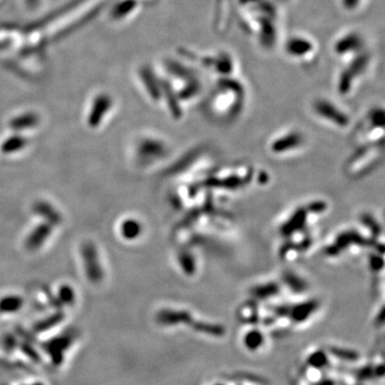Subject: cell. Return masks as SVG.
<instances>
[{"instance_id":"14","label":"cell","mask_w":385,"mask_h":385,"mask_svg":"<svg viewBox=\"0 0 385 385\" xmlns=\"http://www.w3.org/2000/svg\"><path fill=\"white\" fill-rule=\"evenodd\" d=\"M59 297H60V300L63 303H66V304H71V303H73V301H74L75 295H74V291L71 287L64 285L59 289Z\"/></svg>"},{"instance_id":"4","label":"cell","mask_w":385,"mask_h":385,"mask_svg":"<svg viewBox=\"0 0 385 385\" xmlns=\"http://www.w3.org/2000/svg\"><path fill=\"white\" fill-rule=\"evenodd\" d=\"M32 210L38 216L42 217L45 220V223H48L52 226H58L61 224L62 217L60 213L49 202L43 200L37 201L33 205Z\"/></svg>"},{"instance_id":"5","label":"cell","mask_w":385,"mask_h":385,"mask_svg":"<svg viewBox=\"0 0 385 385\" xmlns=\"http://www.w3.org/2000/svg\"><path fill=\"white\" fill-rule=\"evenodd\" d=\"M316 110L318 114L323 117V118L328 119L329 121L337 124L338 126H346L349 122L347 116L341 110H338L332 105H330L328 102H319L316 105Z\"/></svg>"},{"instance_id":"2","label":"cell","mask_w":385,"mask_h":385,"mask_svg":"<svg viewBox=\"0 0 385 385\" xmlns=\"http://www.w3.org/2000/svg\"><path fill=\"white\" fill-rule=\"evenodd\" d=\"M137 157L142 163H150L163 158L167 154L166 145L155 138H144L137 147Z\"/></svg>"},{"instance_id":"3","label":"cell","mask_w":385,"mask_h":385,"mask_svg":"<svg viewBox=\"0 0 385 385\" xmlns=\"http://www.w3.org/2000/svg\"><path fill=\"white\" fill-rule=\"evenodd\" d=\"M52 231H53V226L48 223H43V224L38 225L28 235L25 241L26 248L29 252L38 251L46 242V240L50 238V236L52 235Z\"/></svg>"},{"instance_id":"12","label":"cell","mask_w":385,"mask_h":385,"mask_svg":"<svg viewBox=\"0 0 385 385\" xmlns=\"http://www.w3.org/2000/svg\"><path fill=\"white\" fill-rule=\"evenodd\" d=\"M22 304V299L17 296H8L0 300V311L11 312L20 308Z\"/></svg>"},{"instance_id":"7","label":"cell","mask_w":385,"mask_h":385,"mask_svg":"<svg viewBox=\"0 0 385 385\" xmlns=\"http://www.w3.org/2000/svg\"><path fill=\"white\" fill-rule=\"evenodd\" d=\"M109 107H110V100L107 97L98 98L95 104H93V107L89 115V119H88L89 125L91 127L98 126L101 123L103 117L106 115Z\"/></svg>"},{"instance_id":"11","label":"cell","mask_w":385,"mask_h":385,"mask_svg":"<svg viewBox=\"0 0 385 385\" xmlns=\"http://www.w3.org/2000/svg\"><path fill=\"white\" fill-rule=\"evenodd\" d=\"M39 123V118L34 114H24L21 116L15 117L12 121L10 122V127L13 131H24L28 128L34 127Z\"/></svg>"},{"instance_id":"1","label":"cell","mask_w":385,"mask_h":385,"mask_svg":"<svg viewBox=\"0 0 385 385\" xmlns=\"http://www.w3.org/2000/svg\"><path fill=\"white\" fill-rule=\"evenodd\" d=\"M80 254L87 278L92 284L100 283L104 277V271L102 269L96 245L90 241L84 242L81 245Z\"/></svg>"},{"instance_id":"10","label":"cell","mask_w":385,"mask_h":385,"mask_svg":"<svg viewBox=\"0 0 385 385\" xmlns=\"http://www.w3.org/2000/svg\"><path fill=\"white\" fill-rule=\"evenodd\" d=\"M28 145L27 138L21 135H13L8 137L6 141L3 143L2 148V152L5 154H12L15 152H19L20 150L26 148Z\"/></svg>"},{"instance_id":"9","label":"cell","mask_w":385,"mask_h":385,"mask_svg":"<svg viewBox=\"0 0 385 385\" xmlns=\"http://www.w3.org/2000/svg\"><path fill=\"white\" fill-rule=\"evenodd\" d=\"M307 217V211H305L304 209H299L297 212L293 213V215L291 216L287 223L282 227V233L286 236H290L291 233L297 232V230L302 228L305 225Z\"/></svg>"},{"instance_id":"6","label":"cell","mask_w":385,"mask_h":385,"mask_svg":"<svg viewBox=\"0 0 385 385\" xmlns=\"http://www.w3.org/2000/svg\"><path fill=\"white\" fill-rule=\"evenodd\" d=\"M303 143V137L298 133H290L277 138L271 145V150L274 153L287 152L290 150H295Z\"/></svg>"},{"instance_id":"13","label":"cell","mask_w":385,"mask_h":385,"mask_svg":"<svg viewBox=\"0 0 385 385\" xmlns=\"http://www.w3.org/2000/svg\"><path fill=\"white\" fill-rule=\"evenodd\" d=\"M178 261H179V264L182 267V270L188 275L193 274L195 272L196 265H195V258H194L193 255L186 253V252L180 253L178 255Z\"/></svg>"},{"instance_id":"8","label":"cell","mask_w":385,"mask_h":385,"mask_svg":"<svg viewBox=\"0 0 385 385\" xmlns=\"http://www.w3.org/2000/svg\"><path fill=\"white\" fill-rule=\"evenodd\" d=\"M120 232L125 240L133 241L141 237L143 233V225L141 221L135 218H126L122 221Z\"/></svg>"}]
</instances>
